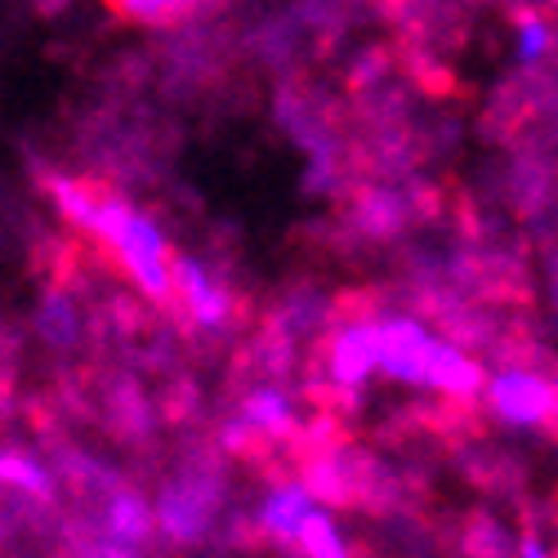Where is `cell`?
<instances>
[{"instance_id": "6da1fadb", "label": "cell", "mask_w": 558, "mask_h": 558, "mask_svg": "<svg viewBox=\"0 0 558 558\" xmlns=\"http://www.w3.org/2000/svg\"><path fill=\"white\" fill-rule=\"evenodd\" d=\"M376 376L438 393L447 402H474L483 393V362L456 340L438 336L425 317L402 308H376Z\"/></svg>"}, {"instance_id": "7a4b0ae2", "label": "cell", "mask_w": 558, "mask_h": 558, "mask_svg": "<svg viewBox=\"0 0 558 558\" xmlns=\"http://www.w3.org/2000/svg\"><path fill=\"white\" fill-rule=\"evenodd\" d=\"M76 232L95 238L104 251H112L117 268L125 272V282L144 295L153 308H170L174 304V287H170V242L161 223L130 206L121 193L112 189H89V202H85V215L76 223Z\"/></svg>"}, {"instance_id": "3957f363", "label": "cell", "mask_w": 558, "mask_h": 558, "mask_svg": "<svg viewBox=\"0 0 558 558\" xmlns=\"http://www.w3.org/2000/svg\"><path fill=\"white\" fill-rule=\"evenodd\" d=\"M219 514H223V464L215 456H189L153 500V527L174 549L206 545Z\"/></svg>"}, {"instance_id": "277c9868", "label": "cell", "mask_w": 558, "mask_h": 558, "mask_svg": "<svg viewBox=\"0 0 558 558\" xmlns=\"http://www.w3.org/2000/svg\"><path fill=\"white\" fill-rule=\"evenodd\" d=\"M317 376L327 402L362 398V389L376 376V308L349 300L327 317V331L317 340Z\"/></svg>"}, {"instance_id": "5b68a950", "label": "cell", "mask_w": 558, "mask_h": 558, "mask_svg": "<svg viewBox=\"0 0 558 558\" xmlns=\"http://www.w3.org/2000/svg\"><path fill=\"white\" fill-rule=\"evenodd\" d=\"M483 407L492 411V421L505 429H545L554 434V411H558V389L549 371L505 362L483 376Z\"/></svg>"}, {"instance_id": "8992f818", "label": "cell", "mask_w": 558, "mask_h": 558, "mask_svg": "<svg viewBox=\"0 0 558 558\" xmlns=\"http://www.w3.org/2000/svg\"><path fill=\"white\" fill-rule=\"evenodd\" d=\"M170 287H174V304L183 308V317H189L197 331L219 336L232 327L238 295H232V287L215 272V264H206L189 251L170 255Z\"/></svg>"}, {"instance_id": "52a82bcc", "label": "cell", "mask_w": 558, "mask_h": 558, "mask_svg": "<svg viewBox=\"0 0 558 558\" xmlns=\"http://www.w3.org/2000/svg\"><path fill=\"white\" fill-rule=\"evenodd\" d=\"M85 532H95L99 541L108 545H121V549H153V500L134 487H121V483H108L99 492V505L89 514Z\"/></svg>"}, {"instance_id": "ba28073f", "label": "cell", "mask_w": 558, "mask_h": 558, "mask_svg": "<svg viewBox=\"0 0 558 558\" xmlns=\"http://www.w3.org/2000/svg\"><path fill=\"white\" fill-rule=\"evenodd\" d=\"M317 505V496L304 487V478H282L272 483L255 509V532L272 545H295V532L304 523V514Z\"/></svg>"}, {"instance_id": "9c48e42d", "label": "cell", "mask_w": 558, "mask_h": 558, "mask_svg": "<svg viewBox=\"0 0 558 558\" xmlns=\"http://www.w3.org/2000/svg\"><path fill=\"white\" fill-rule=\"evenodd\" d=\"M238 415L255 429L259 442H291V438H300L295 398L282 385H255V389H246Z\"/></svg>"}, {"instance_id": "30bf717a", "label": "cell", "mask_w": 558, "mask_h": 558, "mask_svg": "<svg viewBox=\"0 0 558 558\" xmlns=\"http://www.w3.org/2000/svg\"><path fill=\"white\" fill-rule=\"evenodd\" d=\"M0 487L23 496V500H40V505L59 500V474L45 460H36L32 451H19V447H0Z\"/></svg>"}, {"instance_id": "8fae6325", "label": "cell", "mask_w": 558, "mask_h": 558, "mask_svg": "<svg viewBox=\"0 0 558 558\" xmlns=\"http://www.w3.org/2000/svg\"><path fill=\"white\" fill-rule=\"evenodd\" d=\"M36 336L50 344L54 353H72L81 344L85 327H81V308H76V295L72 291H63V287L45 291V300L36 308Z\"/></svg>"}, {"instance_id": "7c38bea8", "label": "cell", "mask_w": 558, "mask_h": 558, "mask_svg": "<svg viewBox=\"0 0 558 558\" xmlns=\"http://www.w3.org/2000/svg\"><path fill=\"white\" fill-rule=\"evenodd\" d=\"M295 549L304 558H353V545H349L344 527L336 523L331 505H313L308 509L300 532H295Z\"/></svg>"}, {"instance_id": "4fadbf2b", "label": "cell", "mask_w": 558, "mask_h": 558, "mask_svg": "<svg viewBox=\"0 0 558 558\" xmlns=\"http://www.w3.org/2000/svg\"><path fill=\"white\" fill-rule=\"evenodd\" d=\"M353 223L366 232V238H376V242L393 238V232H402V223H407L402 193H393V189H366L353 202Z\"/></svg>"}, {"instance_id": "5bb4252c", "label": "cell", "mask_w": 558, "mask_h": 558, "mask_svg": "<svg viewBox=\"0 0 558 558\" xmlns=\"http://www.w3.org/2000/svg\"><path fill=\"white\" fill-rule=\"evenodd\" d=\"M554 50V32H549V19L541 10H519L514 14V54L523 68H536L545 63Z\"/></svg>"}, {"instance_id": "9a60e30c", "label": "cell", "mask_w": 558, "mask_h": 558, "mask_svg": "<svg viewBox=\"0 0 558 558\" xmlns=\"http://www.w3.org/2000/svg\"><path fill=\"white\" fill-rule=\"evenodd\" d=\"M108 5L130 19V23H144V27H170L183 14H193L197 0H108Z\"/></svg>"}, {"instance_id": "2e32d148", "label": "cell", "mask_w": 558, "mask_h": 558, "mask_svg": "<svg viewBox=\"0 0 558 558\" xmlns=\"http://www.w3.org/2000/svg\"><path fill=\"white\" fill-rule=\"evenodd\" d=\"M514 549H519V558H549V545H545V541H536V536H523Z\"/></svg>"}]
</instances>
